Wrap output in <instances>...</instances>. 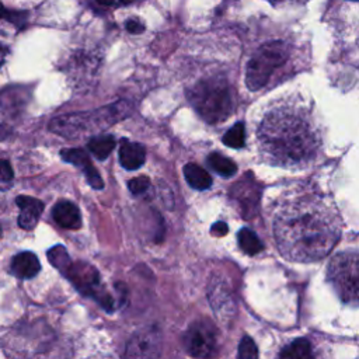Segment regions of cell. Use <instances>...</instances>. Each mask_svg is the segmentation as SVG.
Masks as SVG:
<instances>
[{
  "mask_svg": "<svg viewBox=\"0 0 359 359\" xmlns=\"http://www.w3.org/2000/svg\"><path fill=\"white\" fill-rule=\"evenodd\" d=\"M272 230L276 247L285 258L313 262L327 257L335 247L342 222L328 198L304 189L278 201Z\"/></svg>",
  "mask_w": 359,
  "mask_h": 359,
  "instance_id": "obj_1",
  "label": "cell"
},
{
  "mask_svg": "<svg viewBox=\"0 0 359 359\" xmlns=\"http://www.w3.org/2000/svg\"><path fill=\"white\" fill-rule=\"evenodd\" d=\"M257 143L268 164L302 168L318 156L321 130L306 102L282 98L265 108L257 125Z\"/></svg>",
  "mask_w": 359,
  "mask_h": 359,
  "instance_id": "obj_2",
  "label": "cell"
},
{
  "mask_svg": "<svg viewBox=\"0 0 359 359\" xmlns=\"http://www.w3.org/2000/svg\"><path fill=\"white\" fill-rule=\"evenodd\" d=\"M188 98L199 115L210 123L226 119L233 111L231 90L222 77H210L196 83L189 90Z\"/></svg>",
  "mask_w": 359,
  "mask_h": 359,
  "instance_id": "obj_3",
  "label": "cell"
},
{
  "mask_svg": "<svg viewBox=\"0 0 359 359\" xmlns=\"http://www.w3.org/2000/svg\"><path fill=\"white\" fill-rule=\"evenodd\" d=\"M328 280L345 303L359 306V254L341 252L328 264Z\"/></svg>",
  "mask_w": 359,
  "mask_h": 359,
  "instance_id": "obj_4",
  "label": "cell"
},
{
  "mask_svg": "<svg viewBox=\"0 0 359 359\" xmlns=\"http://www.w3.org/2000/svg\"><path fill=\"white\" fill-rule=\"evenodd\" d=\"M287 59L285 42L275 41L262 45L247 63L245 83L251 91L262 88L271 79L275 69L282 66Z\"/></svg>",
  "mask_w": 359,
  "mask_h": 359,
  "instance_id": "obj_5",
  "label": "cell"
},
{
  "mask_svg": "<svg viewBox=\"0 0 359 359\" xmlns=\"http://www.w3.org/2000/svg\"><path fill=\"white\" fill-rule=\"evenodd\" d=\"M185 349L191 356L208 358L213 353L216 346L215 327L205 320L194 323L184 337Z\"/></svg>",
  "mask_w": 359,
  "mask_h": 359,
  "instance_id": "obj_6",
  "label": "cell"
},
{
  "mask_svg": "<svg viewBox=\"0 0 359 359\" xmlns=\"http://www.w3.org/2000/svg\"><path fill=\"white\" fill-rule=\"evenodd\" d=\"M77 289H80L83 293L91 294L97 300H100V275L97 269L86 262H76L72 264L70 268L65 273Z\"/></svg>",
  "mask_w": 359,
  "mask_h": 359,
  "instance_id": "obj_7",
  "label": "cell"
},
{
  "mask_svg": "<svg viewBox=\"0 0 359 359\" xmlns=\"http://www.w3.org/2000/svg\"><path fill=\"white\" fill-rule=\"evenodd\" d=\"M160 338L154 330H144L132 337L128 342L125 355L129 358H153L158 356Z\"/></svg>",
  "mask_w": 359,
  "mask_h": 359,
  "instance_id": "obj_8",
  "label": "cell"
},
{
  "mask_svg": "<svg viewBox=\"0 0 359 359\" xmlns=\"http://www.w3.org/2000/svg\"><path fill=\"white\" fill-rule=\"evenodd\" d=\"M60 156L65 161L79 167L83 174L86 175L88 184L94 188V189H102L104 188V182L101 175L98 174V171L95 170V167L93 165V163L90 161L87 153L81 149H65L60 151Z\"/></svg>",
  "mask_w": 359,
  "mask_h": 359,
  "instance_id": "obj_9",
  "label": "cell"
},
{
  "mask_svg": "<svg viewBox=\"0 0 359 359\" xmlns=\"http://www.w3.org/2000/svg\"><path fill=\"white\" fill-rule=\"evenodd\" d=\"M15 202L21 210L18 216V226L24 230H32L41 217V213L43 210V203L36 198L25 196V195L17 196Z\"/></svg>",
  "mask_w": 359,
  "mask_h": 359,
  "instance_id": "obj_10",
  "label": "cell"
},
{
  "mask_svg": "<svg viewBox=\"0 0 359 359\" xmlns=\"http://www.w3.org/2000/svg\"><path fill=\"white\" fill-rule=\"evenodd\" d=\"M146 160V150L142 144L122 140L119 147V163L126 170H137Z\"/></svg>",
  "mask_w": 359,
  "mask_h": 359,
  "instance_id": "obj_11",
  "label": "cell"
},
{
  "mask_svg": "<svg viewBox=\"0 0 359 359\" xmlns=\"http://www.w3.org/2000/svg\"><path fill=\"white\" fill-rule=\"evenodd\" d=\"M55 222L65 229H79L81 226V216L77 206L69 201L57 202L52 210Z\"/></svg>",
  "mask_w": 359,
  "mask_h": 359,
  "instance_id": "obj_12",
  "label": "cell"
},
{
  "mask_svg": "<svg viewBox=\"0 0 359 359\" xmlns=\"http://www.w3.org/2000/svg\"><path fill=\"white\" fill-rule=\"evenodd\" d=\"M231 195L241 205L243 212H254V206L258 205L259 189L254 181H241L233 187Z\"/></svg>",
  "mask_w": 359,
  "mask_h": 359,
  "instance_id": "obj_13",
  "label": "cell"
},
{
  "mask_svg": "<svg viewBox=\"0 0 359 359\" xmlns=\"http://www.w3.org/2000/svg\"><path fill=\"white\" fill-rule=\"evenodd\" d=\"M41 269V264L35 254L24 251L17 254L11 261V272L20 279L34 278Z\"/></svg>",
  "mask_w": 359,
  "mask_h": 359,
  "instance_id": "obj_14",
  "label": "cell"
},
{
  "mask_svg": "<svg viewBox=\"0 0 359 359\" xmlns=\"http://www.w3.org/2000/svg\"><path fill=\"white\" fill-rule=\"evenodd\" d=\"M184 175L187 182L198 191H205L212 185V178L208 174V171H205L201 165L194 164V163H188L184 167Z\"/></svg>",
  "mask_w": 359,
  "mask_h": 359,
  "instance_id": "obj_15",
  "label": "cell"
},
{
  "mask_svg": "<svg viewBox=\"0 0 359 359\" xmlns=\"http://www.w3.org/2000/svg\"><path fill=\"white\" fill-rule=\"evenodd\" d=\"M115 147V139L111 135L94 136L88 140V149L100 160H105Z\"/></svg>",
  "mask_w": 359,
  "mask_h": 359,
  "instance_id": "obj_16",
  "label": "cell"
},
{
  "mask_svg": "<svg viewBox=\"0 0 359 359\" xmlns=\"http://www.w3.org/2000/svg\"><path fill=\"white\" fill-rule=\"evenodd\" d=\"M237 240L240 248L248 255H255L259 251H262V243L259 241L257 234L250 229H241L238 231Z\"/></svg>",
  "mask_w": 359,
  "mask_h": 359,
  "instance_id": "obj_17",
  "label": "cell"
},
{
  "mask_svg": "<svg viewBox=\"0 0 359 359\" xmlns=\"http://www.w3.org/2000/svg\"><path fill=\"white\" fill-rule=\"evenodd\" d=\"M208 163L209 165L220 175L223 177H231L233 174H236L237 171V165L233 160L227 158L226 156L220 154V153H212L208 157Z\"/></svg>",
  "mask_w": 359,
  "mask_h": 359,
  "instance_id": "obj_18",
  "label": "cell"
},
{
  "mask_svg": "<svg viewBox=\"0 0 359 359\" xmlns=\"http://www.w3.org/2000/svg\"><path fill=\"white\" fill-rule=\"evenodd\" d=\"M280 358H290V359H299V358H311V348L307 339L300 338L293 341L290 345H287L280 353Z\"/></svg>",
  "mask_w": 359,
  "mask_h": 359,
  "instance_id": "obj_19",
  "label": "cell"
},
{
  "mask_svg": "<svg viewBox=\"0 0 359 359\" xmlns=\"http://www.w3.org/2000/svg\"><path fill=\"white\" fill-rule=\"evenodd\" d=\"M48 259L49 262L59 269L62 273H66V271L70 268L72 262L69 258V254L63 245H55L48 251Z\"/></svg>",
  "mask_w": 359,
  "mask_h": 359,
  "instance_id": "obj_20",
  "label": "cell"
},
{
  "mask_svg": "<svg viewBox=\"0 0 359 359\" xmlns=\"http://www.w3.org/2000/svg\"><path fill=\"white\" fill-rule=\"evenodd\" d=\"M223 142H224V144L234 147V149L243 147L244 142H245L244 125L241 122H237L231 129H229L226 132V135L223 136Z\"/></svg>",
  "mask_w": 359,
  "mask_h": 359,
  "instance_id": "obj_21",
  "label": "cell"
},
{
  "mask_svg": "<svg viewBox=\"0 0 359 359\" xmlns=\"http://www.w3.org/2000/svg\"><path fill=\"white\" fill-rule=\"evenodd\" d=\"M238 356L240 358H245V359H252L258 356V351L257 346L254 344V341L250 337H244L240 342V348H238Z\"/></svg>",
  "mask_w": 359,
  "mask_h": 359,
  "instance_id": "obj_22",
  "label": "cell"
},
{
  "mask_svg": "<svg viewBox=\"0 0 359 359\" xmlns=\"http://www.w3.org/2000/svg\"><path fill=\"white\" fill-rule=\"evenodd\" d=\"M150 187V181L147 177H135L128 182V188L133 195H140L147 191Z\"/></svg>",
  "mask_w": 359,
  "mask_h": 359,
  "instance_id": "obj_23",
  "label": "cell"
},
{
  "mask_svg": "<svg viewBox=\"0 0 359 359\" xmlns=\"http://www.w3.org/2000/svg\"><path fill=\"white\" fill-rule=\"evenodd\" d=\"M13 180V170L8 161L0 160V184H7Z\"/></svg>",
  "mask_w": 359,
  "mask_h": 359,
  "instance_id": "obj_24",
  "label": "cell"
},
{
  "mask_svg": "<svg viewBox=\"0 0 359 359\" xmlns=\"http://www.w3.org/2000/svg\"><path fill=\"white\" fill-rule=\"evenodd\" d=\"M126 29L132 34H140L144 29V27L137 20H129L126 21Z\"/></svg>",
  "mask_w": 359,
  "mask_h": 359,
  "instance_id": "obj_25",
  "label": "cell"
},
{
  "mask_svg": "<svg viewBox=\"0 0 359 359\" xmlns=\"http://www.w3.org/2000/svg\"><path fill=\"white\" fill-rule=\"evenodd\" d=\"M227 224L224 222H217L212 226V234L215 236H224L227 233Z\"/></svg>",
  "mask_w": 359,
  "mask_h": 359,
  "instance_id": "obj_26",
  "label": "cell"
},
{
  "mask_svg": "<svg viewBox=\"0 0 359 359\" xmlns=\"http://www.w3.org/2000/svg\"><path fill=\"white\" fill-rule=\"evenodd\" d=\"M11 15H13V13H11V11H7L6 7L3 6V3L0 1V20H1V18H8V20L11 21Z\"/></svg>",
  "mask_w": 359,
  "mask_h": 359,
  "instance_id": "obj_27",
  "label": "cell"
},
{
  "mask_svg": "<svg viewBox=\"0 0 359 359\" xmlns=\"http://www.w3.org/2000/svg\"><path fill=\"white\" fill-rule=\"evenodd\" d=\"M7 53H8V49H7V46H4L3 43H0V67L3 66V63H4V60H6V56H7Z\"/></svg>",
  "mask_w": 359,
  "mask_h": 359,
  "instance_id": "obj_28",
  "label": "cell"
},
{
  "mask_svg": "<svg viewBox=\"0 0 359 359\" xmlns=\"http://www.w3.org/2000/svg\"><path fill=\"white\" fill-rule=\"evenodd\" d=\"M97 3L101 6H112L114 0H97Z\"/></svg>",
  "mask_w": 359,
  "mask_h": 359,
  "instance_id": "obj_29",
  "label": "cell"
},
{
  "mask_svg": "<svg viewBox=\"0 0 359 359\" xmlns=\"http://www.w3.org/2000/svg\"><path fill=\"white\" fill-rule=\"evenodd\" d=\"M122 4H130V3H133L135 0H119Z\"/></svg>",
  "mask_w": 359,
  "mask_h": 359,
  "instance_id": "obj_30",
  "label": "cell"
},
{
  "mask_svg": "<svg viewBox=\"0 0 359 359\" xmlns=\"http://www.w3.org/2000/svg\"><path fill=\"white\" fill-rule=\"evenodd\" d=\"M271 1H280V0H271Z\"/></svg>",
  "mask_w": 359,
  "mask_h": 359,
  "instance_id": "obj_31",
  "label": "cell"
}]
</instances>
